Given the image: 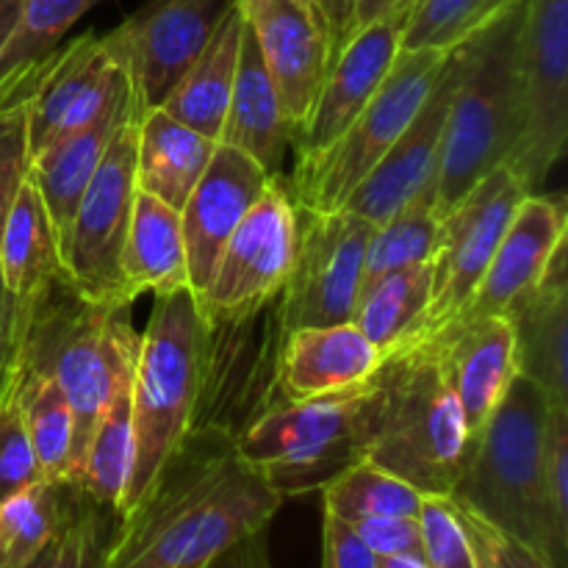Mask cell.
Segmentation results:
<instances>
[{
	"label": "cell",
	"mask_w": 568,
	"mask_h": 568,
	"mask_svg": "<svg viewBox=\"0 0 568 568\" xmlns=\"http://www.w3.org/2000/svg\"><path fill=\"white\" fill-rule=\"evenodd\" d=\"M283 503L239 455L233 433L194 427L136 508L116 519L103 568H203L266 530Z\"/></svg>",
	"instance_id": "cell-1"
},
{
	"label": "cell",
	"mask_w": 568,
	"mask_h": 568,
	"mask_svg": "<svg viewBox=\"0 0 568 568\" xmlns=\"http://www.w3.org/2000/svg\"><path fill=\"white\" fill-rule=\"evenodd\" d=\"M133 303H98L55 277L26 303L17 369L53 377L72 410L70 480L78 486L83 453L116 383L133 372L139 333Z\"/></svg>",
	"instance_id": "cell-2"
},
{
	"label": "cell",
	"mask_w": 568,
	"mask_h": 568,
	"mask_svg": "<svg viewBox=\"0 0 568 568\" xmlns=\"http://www.w3.org/2000/svg\"><path fill=\"white\" fill-rule=\"evenodd\" d=\"M549 405L527 377L516 375L469 447L449 499L536 549L549 568L568 566L544 497V430Z\"/></svg>",
	"instance_id": "cell-3"
},
{
	"label": "cell",
	"mask_w": 568,
	"mask_h": 568,
	"mask_svg": "<svg viewBox=\"0 0 568 568\" xmlns=\"http://www.w3.org/2000/svg\"><path fill=\"white\" fill-rule=\"evenodd\" d=\"M209 325L189 288L159 294L139 333L131 383L133 466L116 519L131 514L159 471L194 430L205 369Z\"/></svg>",
	"instance_id": "cell-4"
},
{
	"label": "cell",
	"mask_w": 568,
	"mask_h": 568,
	"mask_svg": "<svg viewBox=\"0 0 568 568\" xmlns=\"http://www.w3.org/2000/svg\"><path fill=\"white\" fill-rule=\"evenodd\" d=\"M525 0L483 28L460 50V78L449 100L433 214H449L483 178L508 164L519 139V28Z\"/></svg>",
	"instance_id": "cell-5"
},
{
	"label": "cell",
	"mask_w": 568,
	"mask_h": 568,
	"mask_svg": "<svg viewBox=\"0 0 568 568\" xmlns=\"http://www.w3.org/2000/svg\"><path fill=\"white\" fill-rule=\"evenodd\" d=\"M375 381L383 399L369 460L425 497H449L469 458V430L436 342L399 344L383 355Z\"/></svg>",
	"instance_id": "cell-6"
},
{
	"label": "cell",
	"mask_w": 568,
	"mask_h": 568,
	"mask_svg": "<svg viewBox=\"0 0 568 568\" xmlns=\"http://www.w3.org/2000/svg\"><path fill=\"white\" fill-rule=\"evenodd\" d=\"M381 383L283 399L236 436V449L283 499L322 491L342 471L369 458L381 425Z\"/></svg>",
	"instance_id": "cell-7"
},
{
	"label": "cell",
	"mask_w": 568,
	"mask_h": 568,
	"mask_svg": "<svg viewBox=\"0 0 568 568\" xmlns=\"http://www.w3.org/2000/svg\"><path fill=\"white\" fill-rule=\"evenodd\" d=\"M449 53L453 50H399L388 75L342 139L320 159L294 170L288 192L297 209H342L353 189L375 170L377 161L419 114Z\"/></svg>",
	"instance_id": "cell-8"
},
{
	"label": "cell",
	"mask_w": 568,
	"mask_h": 568,
	"mask_svg": "<svg viewBox=\"0 0 568 568\" xmlns=\"http://www.w3.org/2000/svg\"><path fill=\"white\" fill-rule=\"evenodd\" d=\"M516 61L521 120L505 166L536 192L568 148V0H525Z\"/></svg>",
	"instance_id": "cell-9"
},
{
	"label": "cell",
	"mask_w": 568,
	"mask_h": 568,
	"mask_svg": "<svg viewBox=\"0 0 568 568\" xmlns=\"http://www.w3.org/2000/svg\"><path fill=\"white\" fill-rule=\"evenodd\" d=\"M300 211L281 178H272L222 250L209 286L197 294L205 322L264 308L281 294L297 255Z\"/></svg>",
	"instance_id": "cell-10"
},
{
	"label": "cell",
	"mask_w": 568,
	"mask_h": 568,
	"mask_svg": "<svg viewBox=\"0 0 568 568\" xmlns=\"http://www.w3.org/2000/svg\"><path fill=\"white\" fill-rule=\"evenodd\" d=\"M297 211V255L275 300L283 333L353 322L372 225L344 209Z\"/></svg>",
	"instance_id": "cell-11"
},
{
	"label": "cell",
	"mask_w": 568,
	"mask_h": 568,
	"mask_svg": "<svg viewBox=\"0 0 568 568\" xmlns=\"http://www.w3.org/2000/svg\"><path fill=\"white\" fill-rule=\"evenodd\" d=\"M136 131L139 114H133L116 131L94 170L64 247V266L72 286L98 303H133L122 283V247L131 225L133 197H136Z\"/></svg>",
	"instance_id": "cell-12"
},
{
	"label": "cell",
	"mask_w": 568,
	"mask_h": 568,
	"mask_svg": "<svg viewBox=\"0 0 568 568\" xmlns=\"http://www.w3.org/2000/svg\"><path fill=\"white\" fill-rule=\"evenodd\" d=\"M275 300L233 320L205 322L209 342L194 427H222L239 436L277 403V358L286 333Z\"/></svg>",
	"instance_id": "cell-13"
},
{
	"label": "cell",
	"mask_w": 568,
	"mask_h": 568,
	"mask_svg": "<svg viewBox=\"0 0 568 568\" xmlns=\"http://www.w3.org/2000/svg\"><path fill=\"white\" fill-rule=\"evenodd\" d=\"M525 194V183L508 166H499L444 216L438 250L430 258V305L422 336L444 331L464 314Z\"/></svg>",
	"instance_id": "cell-14"
},
{
	"label": "cell",
	"mask_w": 568,
	"mask_h": 568,
	"mask_svg": "<svg viewBox=\"0 0 568 568\" xmlns=\"http://www.w3.org/2000/svg\"><path fill=\"white\" fill-rule=\"evenodd\" d=\"M233 0H148L103 33L131 81L136 114L161 109L189 67L200 59Z\"/></svg>",
	"instance_id": "cell-15"
},
{
	"label": "cell",
	"mask_w": 568,
	"mask_h": 568,
	"mask_svg": "<svg viewBox=\"0 0 568 568\" xmlns=\"http://www.w3.org/2000/svg\"><path fill=\"white\" fill-rule=\"evenodd\" d=\"M131 92L125 70L100 33L87 31L61 42L31 67L28 150L31 159L61 139L92 125Z\"/></svg>",
	"instance_id": "cell-16"
},
{
	"label": "cell",
	"mask_w": 568,
	"mask_h": 568,
	"mask_svg": "<svg viewBox=\"0 0 568 568\" xmlns=\"http://www.w3.org/2000/svg\"><path fill=\"white\" fill-rule=\"evenodd\" d=\"M258 42L281 98L292 139L308 120L322 83L336 61L325 20L303 0H233Z\"/></svg>",
	"instance_id": "cell-17"
},
{
	"label": "cell",
	"mask_w": 568,
	"mask_h": 568,
	"mask_svg": "<svg viewBox=\"0 0 568 568\" xmlns=\"http://www.w3.org/2000/svg\"><path fill=\"white\" fill-rule=\"evenodd\" d=\"M458 78L460 50L455 48L419 114L399 133V139L388 148V153L377 161L375 170L344 200V211L377 227L392 220L405 205L414 203L419 194L436 189L444 128H447L449 100H453L455 87H458Z\"/></svg>",
	"instance_id": "cell-18"
},
{
	"label": "cell",
	"mask_w": 568,
	"mask_h": 568,
	"mask_svg": "<svg viewBox=\"0 0 568 568\" xmlns=\"http://www.w3.org/2000/svg\"><path fill=\"white\" fill-rule=\"evenodd\" d=\"M403 28L405 22L394 20L372 22L344 42L316 94L308 120L292 139L294 170L320 159L364 111L397 59Z\"/></svg>",
	"instance_id": "cell-19"
},
{
	"label": "cell",
	"mask_w": 568,
	"mask_h": 568,
	"mask_svg": "<svg viewBox=\"0 0 568 568\" xmlns=\"http://www.w3.org/2000/svg\"><path fill=\"white\" fill-rule=\"evenodd\" d=\"M270 181V172L242 150L216 144L203 178L181 209L189 292L194 297L209 286L227 239Z\"/></svg>",
	"instance_id": "cell-20"
},
{
	"label": "cell",
	"mask_w": 568,
	"mask_h": 568,
	"mask_svg": "<svg viewBox=\"0 0 568 568\" xmlns=\"http://www.w3.org/2000/svg\"><path fill=\"white\" fill-rule=\"evenodd\" d=\"M566 227L564 200L527 192L499 239L475 297L453 325L477 316H508V311L541 281L558 250L566 247Z\"/></svg>",
	"instance_id": "cell-21"
},
{
	"label": "cell",
	"mask_w": 568,
	"mask_h": 568,
	"mask_svg": "<svg viewBox=\"0 0 568 568\" xmlns=\"http://www.w3.org/2000/svg\"><path fill=\"white\" fill-rule=\"evenodd\" d=\"M436 342L444 377L464 410L469 447L514 383L516 344L508 316H477L427 336Z\"/></svg>",
	"instance_id": "cell-22"
},
{
	"label": "cell",
	"mask_w": 568,
	"mask_h": 568,
	"mask_svg": "<svg viewBox=\"0 0 568 568\" xmlns=\"http://www.w3.org/2000/svg\"><path fill=\"white\" fill-rule=\"evenodd\" d=\"M516 372L544 394L549 408H568V275L566 247L541 281L508 311Z\"/></svg>",
	"instance_id": "cell-23"
},
{
	"label": "cell",
	"mask_w": 568,
	"mask_h": 568,
	"mask_svg": "<svg viewBox=\"0 0 568 568\" xmlns=\"http://www.w3.org/2000/svg\"><path fill=\"white\" fill-rule=\"evenodd\" d=\"M381 361V349L353 322L300 327L283 338L277 358V403L358 386L375 375Z\"/></svg>",
	"instance_id": "cell-24"
},
{
	"label": "cell",
	"mask_w": 568,
	"mask_h": 568,
	"mask_svg": "<svg viewBox=\"0 0 568 568\" xmlns=\"http://www.w3.org/2000/svg\"><path fill=\"white\" fill-rule=\"evenodd\" d=\"M220 144L242 150L272 178H281L283 159L292 150V125L283 114L277 89L247 22H244L242 53H239L236 81L222 122Z\"/></svg>",
	"instance_id": "cell-25"
},
{
	"label": "cell",
	"mask_w": 568,
	"mask_h": 568,
	"mask_svg": "<svg viewBox=\"0 0 568 568\" xmlns=\"http://www.w3.org/2000/svg\"><path fill=\"white\" fill-rule=\"evenodd\" d=\"M131 114L133 94L128 92L120 103H114L105 114H100L92 125L61 139L59 144L42 150V153H37L31 159L28 178H31L33 186L42 194V203L48 209L50 222H53L55 239H59L61 255H64L67 239H70V227L72 220H75L78 203H81L94 170L103 161L111 139L131 120Z\"/></svg>",
	"instance_id": "cell-26"
},
{
	"label": "cell",
	"mask_w": 568,
	"mask_h": 568,
	"mask_svg": "<svg viewBox=\"0 0 568 568\" xmlns=\"http://www.w3.org/2000/svg\"><path fill=\"white\" fill-rule=\"evenodd\" d=\"M216 144L220 142L183 125L164 109L144 111L136 131V192L153 194L181 211L203 178Z\"/></svg>",
	"instance_id": "cell-27"
},
{
	"label": "cell",
	"mask_w": 568,
	"mask_h": 568,
	"mask_svg": "<svg viewBox=\"0 0 568 568\" xmlns=\"http://www.w3.org/2000/svg\"><path fill=\"white\" fill-rule=\"evenodd\" d=\"M120 270L125 292L133 300L148 292L159 297L189 288L181 211L153 194L136 192Z\"/></svg>",
	"instance_id": "cell-28"
},
{
	"label": "cell",
	"mask_w": 568,
	"mask_h": 568,
	"mask_svg": "<svg viewBox=\"0 0 568 568\" xmlns=\"http://www.w3.org/2000/svg\"><path fill=\"white\" fill-rule=\"evenodd\" d=\"M242 33L244 17L239 6L231 3L200 59L189 67L170 98L161 103L166 114L214 142H220L222 122H225L227 103H231L239 53H242Z\"/></svg>",
	"instance_id": "cell-29"
},
{
	"label": "cell",
	"mask_w": 568,
	"mask_h": 568,
	"mask_svg": "<svg viewBox=\"0 0 568 568\" xmlns=\"http://www.w3.org/2000/svg\"><path fill=\"white\" fill-rule=\"evenodd\" d=\"M61 275L67 266L53 222L39 189L26 178L0 231V283L11 297L28 303Z\"/></svg>",
	"instance_id": "cell-30"
},
{
	"label": "cell",
	"mask_w": 568,
	"mask_h": 568,
	"mask_svg": "<svg viewBox=\"0 0 568 568\" xmlns=\"http://www.w3.org/2000/svg\"><path fill=\"white\" fill-rule=\"evenodd\" d=\"M430 261L377 277L375 283L361 288L353 325L383 355L397 349L399 344H408L410 338H419L430 305Z\"/></svg>",
	"instance_id": "cell-31"
},
{
	"label": "cell",
	"mask_w": 568,
	"mask_h": 568,
	"mask_svg": "<svg viewBox=\"0 0 568 568\" xmlns=\"http://www.w3.org/2000/svg\"><path fill=\"white\" fill-rule=\"evenodd\" d=\"M136 366V364H133ZM133 372H128L111 392L89 447L83 453L78 488L87 499L109 514H120L133 466V408H131Z\"/></svg>",
	"instance_id": "cell-32"
},
{
	"label": "cell",
	"mask_w": 568,
	"mask_h": 568,
	"mask_svg": "<svg viewBox=\"0 0 568 568\" xmlns=\"http://www.w3.org/2000/svg\"><path fill=\"white\" fill-rule=\"evenodd\" d=\"M81 488L42 480L0 503V568H26L53 538Z\"/></svg>",
	"instance_id": "cell-33"
},
{
	"label": "cell",
	"mask_w": 568,
	"mask_h": 568,
	"mask_svg": "<svg viewBox=\"0 0 568 568\" xmlns=\"http://www.w3.org/2000/svg\"><path fill=\"white\" fill-rule=\"evenodd\" d=\"M14 397L44 480L72 483V410L67 394L53 377L17 369Z\"/></svg>",
	"instance_id": "cell-34"
},
{
	"label": "cell",
	"mask_w": 568,
	"mask_h": 568,
	"mask_svg": "<svg viewBox=\"0 0 568 568\" xmlns=\"http://www.w3.org/2000/svg\"><path fill=\"white\" fill-rule=\"evenodd\" d=\"M322 510L338 519L355 521L381 516H419L425 494L397 475L364 458L322 488Z\"/></svg>",
	"instance_id": "cell-35"
},
{
	"label": "cell",
	"mask_w": 568,
	"mask_h": 568,
	"mask_svg": "<svg viewBox=\"0 0 568 568\" xmlns=\"http://www.w3.org/2000/svg\"><path fill=\"white\" fill-rule=\"evenodd\" d=\"M433 200H436V189L419 194L414 203L397 211L392 220L372 227L364 255V283H361V288L375 283L377 277L388 275V272L425 264L436 255L442 220L433 214Z\"/></svg>",
	"instance_id": "cell-36"
},
{
	"label": "cell",
	"mask_w": 568,
	"mask_h": 568,
	"mask_svg": "<svg viewBox=\"0 0 568 568\" xmlns=\"http://www.w3.org/2000/svg\"><path fill=\"white\" fill-rule=\"evenodd\" d=\"M98 3L103 0H26L20 26L0 55V94L53 53L70 28Z\"/></svg>",
	"instance_id": "cell-37"
},
{
	"label": "cell",
	"mask_w": 568,
	"mask_h": 568,
	"mask_svg": "<svg viewBox=\"0 0 568 568\" xmlns=\"http://www.w3.org/2000/svg\"><path fill=\"white\" fill-rule=\"evenodd\" d=\"M519 0H419L403 28L399 50H455Z\"/></svg>",
	"instance_id": "cell-38"
},
{
	"label": "cell",
	"mask_w": 568,
	"mask_h": 568,
	"mask_svg": "<svg viewBox=\"0 0 568 568\" xmlns=\"http://www.w3.org/2000/svg\"><path fill=\"white\" fill-rule=\"evenodd\" d=\"M111 519L116 516L78 491L59 530L26 568H103L105 547L114 532Z\"/></svg>",
	"instance_id": "cell-39"
},
{
	"label": "cell",
	"mask_w": 568,
	"mask_h": 568,
	"mask_svg": "<svg viewBox=\"0 0 568 568\" xmlns=\"http://www.w3.org/2000/svg\"><path fill=\"white\" fill-rule=\"evenodd\" d=\"M422 558L430 568H477L469 536L449 497H425L419 508Z\"/></svg>",
	"instance_id": "cell-40"
},
{
	"label": "cell",
	"mask_w": 568,
	"mask_h": 568,
	"mask_svg": "<svg viewBox=\"0 0 568 568\" xmlns=\"http://www.w3.org/2000/svg\"><path fill=\"white\" fill-rule=\"evenodd\" d=\"M42 480L44 475L33 455L31 438H28L26 422H22L20 405L14 397V386H11V392L0 403V503Z\"/></svg>",
	"instance_id": "cell-41"
},
{
	"label": "cell",
	"mask_w": 568,
	"mask_h": 568,
	"mask_svg": "<svg viewBox=\"0 0 568 568\" xmlns=\"http://www.w3.org/2000/svg\"><path fill=\"white\" fill-rule=\"evenodd\" d=\"M28 92L14 94L11 100H0V231L6 214L20 192L22 181L31 166L28 150Z\"/></svg>",
	"instance_id": "cell-42"
},
{
	"label": "cell",
	"mask_w": 568,
	"mask_h": 568,
	"mask_svg": "<svg viewBox=\"0 0 568 568\" xmlns=\"http://www.w3.org/2000/svg\"><path fill=\"white\" fill-rule=\"evenodd\" d=\"M544 497L555 536L568 547V408H549L544 430Z\"/></svg>",
	"instance_id": "cell-43"
},
{
	"label": "cell",
	"mask_w": 568,
	"mask_h": 568,
	"mask_svg": "<svg viewBox=\"0 0 568 568\" xmlns=\"http://www.w3.org/2000/svg\"><path fill=\"white\" fill-rule=\"evenodd\" d=\"M455 508H458L460 521L466 527V536H469L477 568H549L547 560L536 549L521 544L519 538L494 527L491 521L477 516L475 510L464 508L460 503H455Z\"/></svg>",
	"instance_id": "cell-44"
},
{
	"label": "cell",
	"mask_w": 568,
	"mask_h": 568,
	"mask_svg": "<svg viewBox=\"0 0 568 568\" xmlns=\"http://www.w3.org/2000/svg\"><path fill=\"white\" fill-rule=\"evenodd\" d=\"M353 527L361 541L375 552V558L422 552L419 516H381V519H361Z\"/></svg>",
	"instance_id": "cell-45"
},
{
	"label": "cell",
	"mask_w": 568,
	"mask_h": 568,
	"mask_svg": "<svg viewBox=\"0 0 568 568\" xmlns=\"http://www.w3.org/2000/svg\"><path fill=\"white\" fill-rule=\"evenodd\" d=\"M322 568H377V558L349 521L322 510Z\"/></svg>",
	"instance_id": "cell-46"
},
{
	"label": "cell",
	"mask_w": 568,
	"mask_h": 568,
	"mask_svg": "<svg viewBox=\"0 0 568 568\" xmlns=\"http://www.w3.org/2000/svg\"><path fill=\"white\" fill-rule=\"evenodd\" d=\"M26 303L11 297L0 283V403L11 392L17 377V355H20V331Z\"/></svg>",
	"instance_id": "cell-47"
},
{
	"label": "cell",
	"mask_w": 568,
	"mask_h": 568,
	"mask_svg": "<svg viewBox=\"0 0 568 568\" xmlns=\"http://www.w3.org/2000/svg\"><path fill=\"white\" fill-rule=\"evenodd\" d=\"M203 568H272L270 560V541H266V530L253 532L244 541H239L236 547H231L227 552H222L220 558L211 560Z\"/></svg>",
	"instance_id": "cell-48"
},
{
	"label": "cell",
	"mask_w": 568,
	"mask_h": 568,
	"mask_svg": "<svg viewBox=\"0 0 568 568\" xmlns=\"http://www.w3.org/2000/svg\"><path fill=\"white\" fill-rule=\"evenodd\" d=\"M419 0H358L353 9V26H349V37L358 28L372 26V22L394 20V22H408L410 11Z\"/></svg>",
	"instance_id": "cell-49"
},
{
	"label": "cell",
	"mask_w": 568,
	"mask_h": 568,
	"mask_svg": "<svg viewBox=\"0 0 568 568\" xmlns=\"http://www.w3.org/2000/svg\"><path fill=\"white\" fill-rule=\"evenodd\" d=\"M303 3L314 6L316 14L325 20L338 55V50H342L344 42L349 39V26H353V0H303Z\"/></svg>",
	"instance_id": "cell-50"
},
{
	"label": "cell",
	"mask_w": 568,
	"mask_h": 568,
	"mask_svg": "<svg viewBox=\"0 0 568 568\" xmlns=\"http://www.w3.org/2000/svg\"><path fill=\"white\" fill-rule=\"evenodd\" d=\"M22 3L26 0H0V55H3L6 44L11 42L17 26H20Z\"/></svg>",
	"instance_id": "cell-51"
},
{
	"label": "cell",
	"mask_w": 568,
	"mask_h": 568,
	"mask_svg": "<svg viewBox=\"0 0 568 568\" xmlns=\"http://www.w3.org/2000/svg\"><path fill=\"white\" fill-rule=\"evenodd\" d=\"M377 568H430L422 552L410 555H388V558H377Z\"/></svg>",
	"instance_id": "cell-52"
},
{
	"label": "cell",
	"mask_w": 568,
	"mask_h": 568,
	"mask_svg": "<svg viewBox=\"0 0 568 568\" xmlns=\"http://www.w3.org/2000/svg\"><path fill=\"white\" fill-rule=\"evenodd\" d=\"M355 3H358V0H353V9H355Z\"/></svg>",
	"instance_id": "cell-53"
}]
</instances>
